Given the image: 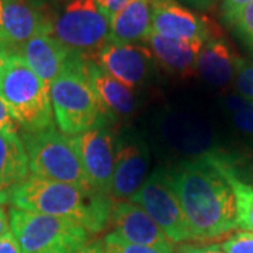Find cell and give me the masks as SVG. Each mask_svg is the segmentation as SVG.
Returning <instances> with one entry per match:
<instances>
[{"mask_svg": "<svg viewBox=\"0 0 253 253\" xmlns=\"http://www.w3.org/2000/svg\"><path fill=\"white\" fill-rule=\"evenodd\" d=\"M72 138L90 186L97 193L110 196L118 142L113 129L103 124Z\"/></svg>", "mask_w": 253, "mask_h": 253, "instance_id": "obj_9", "label": "cell"}, {"mask_svg": "<svg viewBox=\"0 0 253 253\" xmlns=\"http://www.w3.org/2000/svg\"><path fill=\"white\" fill-rule=\"evenodd\" d=\"M155 61L165 71L179 78H189L197 72V61L204 41H186L152 33L145 41Z\"/></svg>", "mask_w": 253, "mask_h": 253, "instance_id": "obj_17", "label": "cell"}, {"mask_svg": "<svg viewBox=\"0 0 253 253\" xmlns=\"http://www.w3.org/2000/svg\"><path fill=\"white\" fill-rule=\"evenodd\" d=\"M31 174L75 184L83 189H93L87 180L73 138L65 135L55 126L37 132L21 131ZM94 190V189H93Z\"/></svg>", "mask_w": 253, "mask_h": 253, "instance_id": "obj_5", "label": "cell"}, {"mask_svg": "<svg viewBox=\"0 0 253 253\" xmlns=\"http://www.w3.org/2000/svg\"><path fill=\"white\" fill-rule=\"evenodd\" d=\"M18 124L16 120L13 118L10 110L4 104V101L0 99V131L6 132H17Z\"/></svg>", "mask_w": 253, "mask_h": 253, "instance_id": "obj_29", "label": "cell"}, {"mask_svg": "<svg viewBox=\"0 0 253 253\" xmlns=\"http://www.w3.org/2000/svg\"><path fill=\"white\" fill-rule=\"evenodd\" d=\"M232 163L208 152L183 161L169 170L193 239L221 238L238 228Z\"/></svg>", "mask_w": 253, "mask_h": 253, "instance_id": "obj_1", "label": "cell"}, {"mask_svg": "<svg viewBox=\"0 0 253 253\" xmlns=\"http://www.w3.org/2000/svg\"><path fill=\"white\" fill-rule=\"evenodd\" d=\"M177 253H225L221 245H183Z\"/></svg>", "mask_w": 253, "mask_h": 253, "instance_id": "obj_31", "label": "cell"}, {"mask_svg": "<svg viewBox=\"0 0 253 253\" xmlns=\"http://www.w3.org/2000/svg\"><path fill=\"white\" fill-rule=\"evenodd\" d=\"M234 123L242 132L253 136V101L236 96L228 100Z\"/></svg>", "mask_w": 253, "mask_h": 253, "instance_id": "obj_22", "label": "cell"}, {"mask_svg": "<svg viewBox=\"0 0 253 253\" xmlns=\"http://www.w3.org/2000/svg\"><path fill=\"white\" fill-rule=\"evenodd\" d=\"M9 203L24 211L72 218L89 234H99L110 224L114 200L93 189L28 174L11 193Z\"/></svg>", "mask_w": 253, "mask_h": 253, "instance_id": "obj_2", "label": "cell"}, {"mask_svg": "<svg viewBox=\"0 0 253 253\" xmlns=\"http://www.w3.org/2000/svg\"><path fill=\"white\" fill-rule=\"evenodd\" d=\"M28 158L18 132L0 131V204L9 203L11 193L30 174Z\"/></svg>", "mask_w": 253, "mask_h": 253, "instance_id": "obj_19", "label": "cell"}, {"mask_svg": "<svg viewBox=\"0 0 253 253\" xmlns=\"http://www.w3.org/2000/svg\"><path fill=\"white\" fill-rule=\"evenodd\" d=\"M238 207V226L253 234V184L242 181L238 174L232 177Z\"/></svg>", "mask_w": 253, "mask_h": 253, "instance_id": "obj_21", "label": "cell"}, {"mask_svg": "<svg viewBox=\"0 0 253 253\" xmlns=\"http://www.w3.org/2000/svg\"><path fill=\"white\" fill-rule=\"evenodd\" d=\"M75 253H106V249H104V244L101 241H91V242L83 245L81 249Z\"/></svg>", "mask_w": 253, "mask_h": 253, "instance_id": "obj_32", "label": "cell"}, {"mask_svg": "<svg viewBox=\"0 0 253 253\" xmlns=\"http://www.w3.org/2000/svg\"><path fill=\"white\" fill-rule=\"evenodd\" d=\"M251 3H253V0H222L221 7H219V14H221L222 21L225 23L226 26L232 27L238 14L246 6H249Z\"/></svg>", "mask_w": 253, "mask_h": 253, "instance_id": "obj_27", "label": "cell"}, {"mask_svg": "<svg viewBox=\"0 0 253 253\" xmlns=\"http://www.w3.org/2000/svg\"><path fill=\"white\" fill-rule=\"evenodd\" d=\"M24 3H30V4H36V6H45L48 0H20Z\"/></svg>", "mask_w": 253, "mask_h": 253, "instance_id": "obj_36", "label": "cell"}, {"mask_svg": "<svg viewBox=\"0 0 253 253\" xmlns=\"http://www.w3.org/2000/svg\"><path fill=\"white\" fill-rule=\"evenodd\" d=\"M152 33L176 40L208 41L219 34L215 24L176 0H151Z\"/></svg>", "mask_w": 253, "mask_h": 253, "instance_id": "obj_12", "label": "cell"}, {"mask_svg": "<svg viewBox=\"0 0 253 253\" xmlns=\"http://www.w3.org/2000/svg\"><path fill=\"white\" fill-rule=\"evenodd\" d=\"M129 0H96L97 6H99L100 11L109 18L110 23L114 18V16L117 14L120 10H123L126 7V4Z\"/></svg>", "mask_w": 253, "mask_h": 253, "instance_id": "obj_28", "label": "cell"}, {"mask_svg": "<svg viewBox=\"0 0 253 253\" xmlns=\"http://www.w3.org/2000/svg\"><path fill=\"white\" fill-rule=\"evenodd\" d=\"M103 244H104L106 253H163L161 251L152 249V248L129 244L114 232L106 235Z\"/></svg>", "mask_w": 253, "mask_h": 253, "instance_id": "obj_23", "label": "cell"}, {"mask_svg": "<svg viewBox=\"0 0 253 253\" xmlns=\"http://www.w3.org/2000/svg\"><path fill=\"white\" fill-rule=\"evenodd\" d=\"M148 168L149 151L142 139L129 136L118 141L110 197L114 201L131 199L146 180Z\"/></svg>", "mask_w": 253, "mask_h": 253, "instance_id": "obj_14", "label": "cell"}, {"mask_svg": "<svg viewBox=\"0 0 253 253\" xmlns=\"http://www.w3.org/2000/svg\"><path fill=\"white\" fill-rule=\"evenodd\" d=\"M235 86L241 97L253 101V63H244L236 75Z\"/></svg>", "mask_w": 253, "mask_h": 253, "instance_id": "obj_26", "label": "cell"}, {"mask_svg": "<svg viewBox=\"0 0 253 253\" xmlns=\"http://www.w3.org/2000/svg\"><path fill=\"white\" fill-rule=\"evenodd\" d=\"M52 36L73 52L89 55L111 41L110 20L96 0L72 3L52 13Z\"/></svg>", "mask_w": 253, "mask_h": 253, "instance_id": "obj_7", "label": "cell"}, {"mask_svg": "<svg viewBox=\"0 0 253 253\" xmlns=\"http://www.w3.org/2000/svg\"><path fill=\"white\" fill-rule=\"evenodd\" d=\"M179 1L187 3V4L196 7V9H208L215 0H179Z\"/></svg>", "mask_w": 253, "mask_h": 253, "instance_id": "obj_33", "label": "cell"}, {"mask_svg": "<svg viewBox=\"0 0 253 253\" xmlns=\"http://www.w3.org/2000/svg\"><path fill=\"white\" fill-rule=\"evenodd\" d=\"M52 33V13L45 6L0 0V49L17 52L38 34Z\"/></svg>", "mask_w": 253, "mask_h": 253, "instance_id": "obj_10", "label": "cell"}, {"mask_svg": "<svg viewBox=\"0 0 253 253\" xmlns=\"http://www.w3.org/2000/svg\"><path fill=\"white\" fill-rule=\"evenodd\" d=\"M9 231V221H7V214L4 211L3 206L0 204V236L3 235L4 232Z\"/></svg>", "mask_w": 253, "mask_h": 253, "instance_id": "obj_34", "label": "cell"}, {"mask_svg": "<svg viewBox=\"0 0 253 253\" xmlns=\"http://www.w3.org/2000/svg\"><path fill=\"white\" fill-rule=\"evenodd\" d=\"M0 99L23 131L54 126L49 86L14 51L0 49Z\"/></svg>", "mask_w": 253, "mask_h": 253, "instance_id": "obj_3", "label": "cell"}, {"mask_svg": "<svg viewBox=\"0 0 253 253\" xmlns=\"http://www.w3.org/2000/svg\"><path fill=\"white\" fill-rule=\"evenodd\" d=\"M87 73L109 121H114L117 117L132 116L136 109V99L132 89L106 72L90 58H87Z\"/></svg>", "mask_w": 253, "mask_h": 253, "instance_id": "obj_18", "label": "cell"}, {"mask_svg": "<svg viewBox=\"0 0 253 253\" xmlns=\"http://www.w3.org/2000/svg\"><path fill=\"white\" fill-rule=\"evenodd\" d=\"M245 61L236 54L232 45L221 34L211 37L204 42L197 61V73L204 81L224 87L235 81Z\"/></svg>", "mask_w": 253, "mask_h": 253, "instance_id": "obj_16", "label": "cell"}, {"mask_svg": "<svg viewBox=\"0 0 253 253\" xmlns=\"http://www.w3.org/2000/svg\"><path fill=\"white\" fill-rule=\"evenodd\" d=\"M87 58L129 89L142 84L151 76L155 65L151 49L139 42L109 41Z\"/></svg>", "mask_w": 253, "mask_h": 253, "instance_id": "obj_11", "label": "cell"}, {"mask_svg": "<svg viewBox=\"0 0 253 253\" xmlns=\"http://www.w3.org/2000/svg\"><path fill=\"white\" fill-rule=\"evenodd\" d=\"M81 1H86V0H54V3L59 7L63 6H68V4H72V3H81Z\"/></svg>", "mask_w": 253, "mask_h": 253, "instance_id": "obj_35", "label": "cell"}, {"mask_svg": "<svg viewBox=\"0 0 253 253\" xmlns=\"http://www.w3.org/2000/svg\"><path fill=\"white\" fill-rule=\"evenodd\" d=\"M111 41L145 42L152 34L151 0H129L110 23Z\"/></svg>", "mask_w": 253, "mask_h": 253, "instance_id": "obj_20", "label": "cell"}, {"mask_svg": "<svg viewBox=\"0 0 253 253\" xmlns=\"http://www.w3.org/2000/svg\"><path fill=\"white\" fill-rule=\"evenodd\" d=\"M232 27L235 28L236 34L241 37V40L253 52V3L246 6L238 14Z\"/></svg>", "mask_w": 253, "mask_h": 253, "instance_id": "obj_24", "label": "cell"}, {"mask_svg": "<svg viewBox=\"0 0 253 253\" xmlns=\"http://www.w3.org/2000/svg\"><path fill=\"white\" fill-rule=\"evenodd\" d=\"M55 123L65 135H79L109 124V118L87 73V56L75 54L49 86Z\"/></svg>", "mask_w": 253, "mask_h": 253, "instance_id": "obj_4", "label": "cell"}, {"mask_svg": "<svg viewBox=\"0 0 253 253\" xmlns=\"http://www.w3.org/2000/svg\"><path fill=\"white\" fill-rule=\"evenodd\" d=\"M0 253H23L17 238L11 232V229L0 236Z\"/></svg>", "mask_w": 253, "mask_h": 253, "instance_id": "obj_30", "label": "cell"}, {"mask_svg": "<svg viewBox=\"0 0 253 253\" xmlns=\"http://www.w3.org/2000/svg\"><path fill=\"white\" fill-rule=\"evenodd\" d=\"M129 201L144 208L173 244L193 239L169 170H155Z\"/></svg>", "mask_w": 253, "mask_h": 253, "instance_id": "obj_8", "label": "cell"}, {"mask_svg": "<svg viewBox=\"0 0 253 253\" xmlns=\"http://www.w3.org/2000/svg\"><path fill=\"white\" fill-rule=\"evenodd\" d=\"M225 253H253V234L248 231L236 232L221 244Z\"/></svg>", "mask_w": 253, "mask_h": 253, "instance_id": "obj_25", "label": "cell"}, {"mask_svg": "<svg viewBox=\"0 0 253 253\" xmlns=\"http://www.w3.org/2000/svg\"><path fill=\"white\" fill-rule=\"evenodd\" d=\"M110 224L114 228V234L129 244L152 248L163 253H174V244L159 225L144 208L129 200L114 201Z\"/></svg>", "mask_w": 253, "mask_h": 253, "instance_id": "obj_13", "label": "cell"}, {"mask_svg": "<svg viewBox=\"0 0 253 253\" xmlns=\"http://www.w3.org/2000/svg\"><path fill=\"white\" fill-rule=\"evenodd\" d=\"M10 229L23 253H75L89 241V231L72 218L10 208Z\"/></svg>", "mask_w": 253, "mask_h": 253, "instance_id": "obj_6", "label": "cell"}, {"mask_svg": "<svg viewBox=\"0 0 253 253\" xmlns=\"http://www.w3.org/2000/svg\"><path fill=\"white\" fill-rule=\"evenodd\" d=\"M17 54L40 79L51 86L78 52L66 48L52 34H38L21 46Z\"/></svg>", "mask_w": 253, "mask_h": 253, "instance_id": "obj_15", "label": "cell"}]
</instances>
